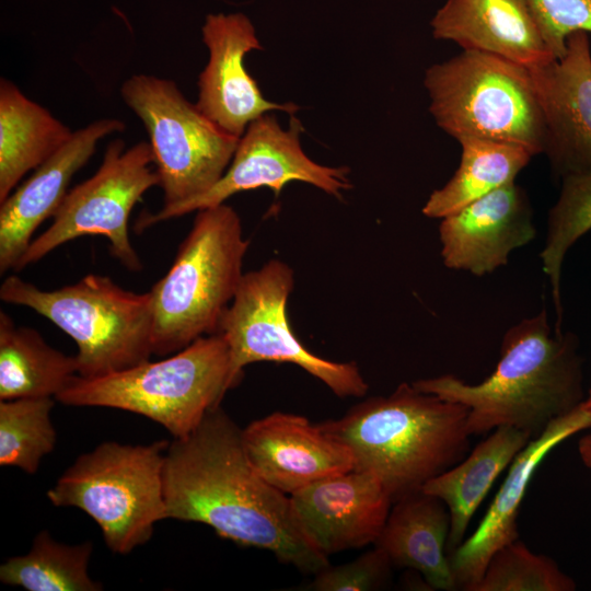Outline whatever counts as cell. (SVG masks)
<instances>
[{
    "label": "cell",
    "mask_w": 591,
    "mask_h": 591,
    "mask_svg": "<svg viewBox=\"0 0 591 591\" xmlns=\"http://www.w3.org/2000/svg\"><path fill=\"white\" fill-rule=\"evenodd\" d=\"M163 494L166 518L206 524L223 538L266 549L306 573L329 565L298 525L289 496L254 470L242 429L220 406L169 443Z\"/></svg>",
    "instance_id": "obj_1"
},
{
    "label": "cell",
    "mask_w": 591,
    "mask_h": 591,
    "mask_svg": "<svg viewBox=\"0 0 591 591\" xmlns=\"http://www.w3.org/2000/svg\"><path fill=\"white\" fill-rule=\"evenodd\" d=\"M582 381L577 336L552 329L543 308L505 333L500 359L484 381L470 384L454 374H442L412 384L466 406L471 436L512 427L535 439L584 401Z\"/></svg>",
    "instance_id": "obj_2"
},
{
    "label": "cell",
    "mask_w": 591,
    "mask_h": 591,
    "mask_svg": "<svg viewBox=\"0 0 591 591\" xmlns=\"http://www.w3.org/2000/svg\"><path fill=\"white\" fill-rule=\"evenodd\" d=\"M467 414L466 406L404 382L318 426L350 450L354 470L373 474L394 502L468 454Z\"/></svg>",
    "instance_id": "obj_3"
},
{
    "label": "cell",
    "mask_w": 591,
    "mask_h": 591,
    "mask_svg": "<svg viewBox=\"0 0 591 591\" xmlns=\"http://www.w3.org/2000/svg\"><path fill=\"white\" fill-rule=\"evenodd\" d=\"M248 245L232 207L197 211L172 266L150 290L153 355H172L217 334L244 275Z\"/></svg>",
    "instance_id": "obj_4"
},
{
    "label": "cell",
    "mask_w": 591,
    "mask_h": 591,
    "mask_svg": "<svg viewBox=\"0 0 591 591\" xmlns=\"http://www.w3.org/2000/svg\"><path fill=\"white\" fill-rule=\"evenodd\" d=\"M229 369V347L217 333L159 361L147 360L97 378L76 375L55 399L139 414L182 438L220 406L230 390Z\"/></svg>",
    "instance_id": "obj_5"
},
{
    "label": "cell",
    "mask_w": 591,
    "mask_h": 591,
    "mask_svg": "<svg viewBox=\"0 0 591 591\" xmlns=\"http://www.w3.org/2000/svg\"><path fill=\"white\" fill-rule=\"evenodd\" d=\"M0 299L34 310L68 334L78 346L82 378L128 369L153 355L150 291H128L109 277L94 274L50 291L9 276L0 287Z\"/></svg>",
    "instance_id": "obj_6"
},
{
    "label": "cell",
    "mask_w": 591,
    "mask_h": 591,
    "mask_svg": "<svg viewBox=\"0 0 591 591\" xmlns=\"http://www.w3.org/2000/svg\"><path fill=\"white\" fill-rule=\"evenodd\" d=\"M424 84L436 124L457 141L478 138L544 153L545 125L529 68L463 50L430 66Z\"/></svg>",
    "instance_id": "obj_7"
},
{
    "label": "cell",
    "mask_w": 591,
    "mask_h": 591,
    "mask_svg": "<svg viewBox=\"0 0 591 591\" xmlns=\"http://www.w3.org/2000/svg\"><path fill=\"white\" fill-rule=\"evenodd\" d=\"M169 443H101L78 456L47 497L56 507L85 512L113 553L128 554L146 544L154 524L166 519L163 466Z\"/></svg>",
    "instance_id": "obj_8"
},
{
    "label": "cell",
    "mask_w": 591,
    "mask_h": 591,
    "mask_svg": "<svg viewBox=\"0 0 591 591\" xmlns=\"http://www.w3.org/2000/svg\"><path fill=\"white\" fill-rule=\"evenodd\" d=\"M120 94L148 132L163 206L198 197L219 182L240 138L205 116L172 80L134 74Z\"/></svg>",
    "instance_id": "obj_9"
},
{
    "label": "cell",
    "mask_w": 591,
    "mask_h": 591,
    "mask_svg": "<svg viewBox=\"0 0 591 591\" xmlns=\"http://www.w3.org/2000/svg\"><path fill=\"white\" fill-rule=\"evenodd\" d=\"M293 286L292 268L279 259L243 275L217 332L229 347L230 389L241 381L247 364L275 361L300 367L339 397L364 396L369 386L355 362L318 357L294 335L287 317V302Z\"/></svg>",
    "instance_id": "obj_10"
},
{
    "label": "cell",
    "mask_w": 591,
    "mask_h": 591,
    "mask_svg": "<svg viewBox=\"0 0 591 591\" xmlns=\"http://www.w3.org/2000/svg\"><path fill=\"white\" fill-rule=\"evenodd\" d=\"M152 164L149 142L141 141L125 150L121 139L111 141L97 171L68 192L50 227L30 243L16 271L85 235L105 236L116 259L129 270H140L141 262L129 240L128 220L143 194L159 186Z\"/></svg>",
    "instance_id": "obj_11"
},
{
    "label": "cell",
    "mask_w": 591,
    "mask_h": 591,
    "mask_svg": "<svg viewBox=\"0 0 591 591\" xmlns=\"http://www.w3.org/2000/svg\"><path fill=\"white\" fill-rule=\"evenodd\" d=\"M303 127L291 115L283 129L271 114L253 120L240 138L233 158L219 182L202 195L174 205L163 206L155 213L140 216L137 227L143 230L155 223L193 211L215 207L232 195L259 187L270 188L276 196L290 182L313 185L340 198L351 187L346 166L331 167L311 160L303 151L300 135Z\"/></svg>",
    "instance_id": "obj_12"
},
{
    "label": "cell",
    "mask_w": 591,
    "mask_h": 591,
    "mask_svg": "<svg viewBox=\"0 0 591 591\" xmlns=\"http://www.w3.org/2000/svg\"><path fill=\"white\" fill-rule=\"evenodd\" d=\"M202 40L209 60L198 77V109L229 135L241 138L247 126L271 111L293 115L299 107L291 102L277 104L266 100L244 58L262 49L255 28L243 13L208 14Z\"/></svg>",
    "instance_id": "obj_13"
},
{
    "label": "cell",
    "mask_w": 591,
    "mask_h": 591,
    "mask_svg": "<svg viewBox=\"0 0 591 591\" xmlns=\"http://www.w3.org/2000/svg\"><path fill=\"white\" fill-rule=\"evenodd\" d=\"M289 499L301 531L326 557L374 544L393 505L381 482L359 470L320 479Z\"/></svg>",
    "instance_id": "obj_14"
},
{
    "label": "cell",
    "mask_w": 591,
    "mask_h": 591,
    "mask_svg": "<svg viewBox=\"0 0 591 591\" xmlns=\"http://www.w3.org/2000/svg\"><path fill=\"white\" fill-rule=\"evenodd\" d=\"M560 59L529 68L545 125V149L560 178L591 166V49L588 33L568 36Z\"/></svg>",
    "instance_id": "obj_15"
},
{
    "label": "cell",
    "mask_w": 591,
    "mask_h": 591,
    "mask_svg": "<svg viewBox=\"0 0 591 591\" xmlns=\"http://www.w3.org/2000/svg\"><path fill=\"white\" fill-rule=\"evenodd\" d=\"M535 236L529 197L515 181L442 218L439 227L444 266L475 276L505 266Z\"/></svg>",
    "instance_id": "obj_16"
},
{
    "label": "cell",
    "mask_w": 591,
    "mask_h": 591,
    "mask_svg": "<svg viewBox=\"0 0 591 591\" xmlns=\"http://www.w3.org/2000/svg\"><path fill=\"white\" fill-rule=\"evenodd\" d=\"M257 474L285 495L354 470L350 450L304 416L275 412L242 429Z\"/></svg>",
    "instance_id": "obj_17"
},
{
    "label": "cell",
    "mask_w": 591,
    "mask_h": 591,
    "mask_svg": "<svg viewBox=\"0 0 591 591\" xmlns=\"http://www.w3.org/2000/svg\"><path fill=\"white\" fill-rule=\"evenodd\" d=\"M125 129L115 118L97 119L73 131L71 138L15 187L0 207V273L16 270L35 230L54 217L73 175L94 154L100 140Z\"/></svg>",
    "instance_id": "obj_18"
},
{
    "label": "cell",
    "mask_w": 591,
    "mask_h": 591,
    "mask_svg": "<svg viewBox=\"0 0 591 591\" xmlns=\"http://www.w3.org/2000/svg\"><path fill=\"white\" fill-rule=\"evenodd\" d=\"M591 427L582 403L553 420L510 464L508 475L475 532L449 554L457 589L471 591L482 579L491 556L519 538L518 514L531 478L545 456L572 434Z\"/></svg>",
    "instance_id": "obj_19"
},
{
    "label": "cell",
    "mask_w": 591,
    "mask_h": 591,
    "mask_svg": "<svg viewBox=\"0 0 591 591\" xmlns=\"http://www.w3.org/2000/svg\"><path fill=\"white\" fill-rule=\"evenodd\" d=\"M436 39L499 56L526 68L555 59L524 0H447L430 22Z\"/></svg>",
    "instance_id": "obj_20"
},
{
    "label": "cell",
    "mask_w": 591,
    "mask_h": 591,
    "mask_svg": "<svg viewBox=\"0 0 591 591\" xmlns=\"http://www.w3.org/2000/svg\"><path fill=\"white\" fill-rule=\"evenodd\" d=\"M451 518L447 505L422 489L394 501L375 546L393 567L420 572L434 590H456L447 542Z\"/></svg>",
    "instance_id": "obj_21"
},
{
    "label": "cell",
    "mask_w": 591,
    "mask_h": 591,
    "mask_svg": "<svg viewBox=\"0 0 591 591\" xmlns=\"http://www.w3.org/2000/svg\"><path fill=\"white\" fill-rule=\"evenodd\" d=\"M532 440L512 427H498L457 464L428 480L422 490L440 498L451 518L448 555L463 541L468 524L496 478Z\"/></svg>",
    "instance_id": "obj_22"
},
{
    "label": "cell",
    "mask_w": 591,
    "mask_h": 591,
    "mask_svg": "<svg viewBox=\"0 0 591 591\" xmlns=\"http://www.w3.org/2000/svg\"><path fill=\"white\" fill-rule=\"evenodd\" d=\"M51 113L13 82L0 79V202L72 136Z\"/></svg>",
    "instance_id": "obj_23"
},
{
    "label": "cell",
    "mask_w": 591,
    "mask_h": 591,
    "mask_svg": "<svg viewBox=\"0 0 591 591\" xmlns=\"http://www.w3.org/2000/svg\"><path fill=\"white\" fill-rule=\"evenodd\" d=\"M78 375L76 356L49 346L34 328L0 312V401L56 397Z\"/></svg>",
    "instance_id": "obj_24"
},
{
    "label": "cell",
    "mask_w": 591,
    "mask_h": 591,
    "mask_svg": "<svg viewBox=\"0 0 591 591\" xmlns=\"http://www.w3.org/2000/svg\"><path fill=\"white\" fill-rule=\"evenodd\" d=\"M461 161L450 181L431 193L422 213L445 218L490 192L514 182L533 157L523 147L478 138H463Z\"/></svg>",
    "instance_id": "obj_25"
},
{
    "label": "cell",
    "mask_w": 591,
    "mask_h": 591,
    "mask_svg": "<svg viewBox=\"0 0 591 591\" xmlns=\"http://www.w3.org/2000/svg\"><path fill=\"white\" fill-rule=\"evenodd\" d=\"M92 551L91 542L68 545L42 531L25 555L1 565L0 580L28 591H99L102 584L88 573Z\"/></svg>",
    "instance_id": "obj_26"
},
{
    "label": "cell",
    "mask_w": 591,
    "mask_h": 591,
    "mask_svg": "<svg viewBox=\"0 0 591 591\" xmlns=\"http://www.w3.org/2000/svg\"><path fill=\"white\" fill-rule=\"evenodd\" d=\"M591 230V166L561 177V189L549 209L545 245L541 251L556 312L555 329L561 331V268L570 247Z\"/></svg>",
    "instance_id": "obj_27"
},
{
    "label": "cell",
    "mask_w": 591,
    "mask_h": 591,
    "mask_svg": "<svg viewBox=\"0 0 591 591\" xmlns=\"http://www.w3.org/2000/svg\"><path fill=\"white\" fill-rule=\"evenodd\" d=\"M53 397L0 401V465L34 474L56 444Z\"/></svg>",
    "instance_id": "obj_28"
},
{
    "label": "cell",
    "mask_w": 591,
    "mask_h": 591,
    "mask_svg": "<svg viewBox=\"0 0 591 591\" xmlns=\"http://www.w3.org/2000/svg\"><path fill=\"white\" fill-rule=\"evenodd\" d=\"M576 582L554 559L515 540L499 548L471 591H573Z\"/></svg>",
    "instance_id": "obj_29"
},
{
    "label": "cell",
    "mask_w": 591,
    "mask_h": 591,
    "mask_svg": "<svg viewBox=\"0 0 591 591\" xmlns=\"http://www.w3.org/2000/svg\"><path fill=\"white\" fill-rule=\"evenodd\" d=\"M530 15L555 59L566 53L576 32L591 33V0H524Z\"/></svg>",
    "instance_id": "obj_30"
},
{
    "label": "cell",
    "mask_w": 591,
    "mask_h": 591,
    "mask_svg": "<svg viewBox=\"0 0 591 591\" xmlns=\"http://www.w3.org/2000/svg\"><path fill=\"white\" fill-rule=\"evenodd\" d=\"M392 564L378 546L350 563L328 565L315 573L308 586L313 591H370L385 587L391 578Z\"/></svg>",
    "instance_id": "obj_31"
},
{
    "label": "cell",
    "mask_w": 591,
    "mask_h": 591,
    "mask_svg": "<svg viewBox=\"0 0 591 591\" xmlns=\"http://www.w3.org/2000/svg\"><path fill=\"white\" fill-rule=\"evenodd\" d=\"M578 452L583 464L591 470V433L578 441Z\"/></svg>",
    "instance_id": "obj_32"
},
{
    "label": "cell",
    "mask_w": 591,
    "mask_h": 591,
    "mask_svg": "<svg viewBox=\"0 0 591 591\" xmlns=\"http://www.w3.org/2000/svg\"><path fill=\"white\" fill-rule=\"evenodd\" d=\"M582 405L587 409V412L591 415V389L589 390L587 397L582 402Z\"/></svg>",
    "instance_id": "obj_33"
}]
</instances>
